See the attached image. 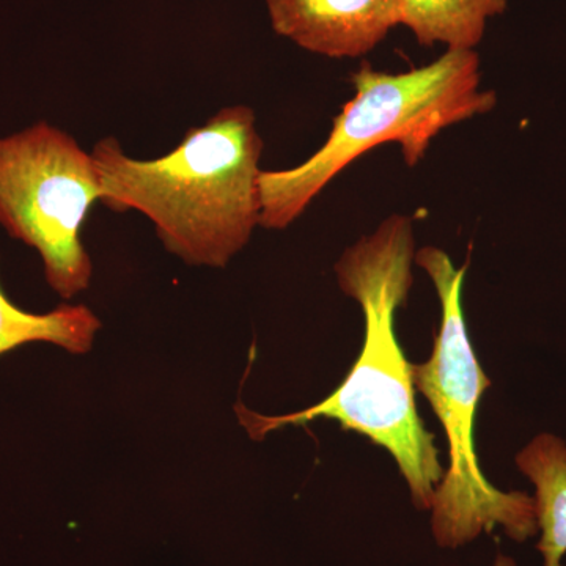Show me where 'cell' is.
<instances>
[{
  "label": "cell",
  "instance_id": "6da1fadb",
  "mask_svg": "<svg viewBox=\"0 0 566 566\" xmlns=\"http://www.w3.org/2000/svg\"><path fill=\"white\" fill-rule=\"evenodd\" d=\"M415 256L411 219L392 214L346 249L335 264L342 292L363 307L365 340L356 364L329 397L286 416L256 415L243 403L234 411L253 441L318 419L367 436L395 458L417 509L431 510L446 469L439 463L434 436L424 430L417 412L412 364L395 334V312L408 300Z\"/></svg>",
  "mask_w": 566,
  "mask_h": 566
},
{
  "label": "cell",
  "instance_id": "7a4b0ae2",
  "mask_svg": "<svg viewBox=\"0 0 566 566\" xmlns=\"http://www.w3.org/2000/svg\"><path fill=\"white\" fill-rule=\"evenodd\" d=\"M263 139L249 106L223 107L155 159L126 155L117 137L96 142L102 203L150 219L167 252L189 266L226 268L260 227Z\"/></svg>",
  "mask_w": 566,
  "mask_h": 566
},
{
  "label": "cell",
  "instance_id": "3957f363",
  "mask_svg": "<svg viewBox=\"0 0 566 566\" xmlns=\"http://www.w3.org/2000/svg\"><path fill=\"white\" fill-rule=\"evenodd\" d=\"M352 82L356 95L311 158L292 169L262 170L260 227L292 226L338 174L378 145L394 142L405 163L417 166L439 133L495 104L494 92L482 91L475 50H447L430 65L397 74L363 63Z\"/></svg>",
  "mask_w": 566,
  "mask_h": 566
},
{
  "label": "cell",
  "instance_id": "277c9868",
  "mask_svg": "<svg viewBox=\"0 0 566 566\" xmlns=\"http://www.w3.org/2000/svg\"><path fill=\"white\" fill-rule=\"evenodd\" d=\"M415 263L430 275L442 311L430 360L412 365L415 387L430 401L449 439V469L436 486L431 505L436 543L460 547L497 526L515 542H526L538 532L535 499L521 491L497 490L476 460L475 412L491 381L475 357L461 307L469 264L455 268L442 249L431 245L416 252Z\"/></svg>",
  "mask_w": 566,
  "mask_h": 566
},
{
  "label": "cell",
  "instance_id": "5b68a950",
  "mask_svg": "<svg viewBox=\"0 0 566 566\" xmlns=\"http://www.w3.org/2000/svg\"><path fill=\"white\" fill-rule=\"evenodd\" d=\"M102 202L92 151L48 122L0 137V227L40 253L52 292L70 301L91 289L81 230Z\"/></svg>",
  "mask_w": 566,
  "mask_h": 566
},
{
  "label": "cell",
  "instance_id": "8992f818",
  "mask_svg": "<svg viewBox=\"0 0 566 566\" xmlns=\"http://www.w3.org/2000/svg\"><path fill=\"white\" fill-rule=\"evenodd\" d=\"M271 24L331 59L363 57L403 22V0H266Z\"/></svg>",
  "mask_w": 566,
  "mask_h": 566
},
{
  "label": "cell",
  "instance_id": "52a82bcc",
  "mask_svg": "<svg viewBox=\"0 0 566 566\" xmlns=\"http://www.w3.org/2000/svg\"><path fill=\"white\" fill-rule=\"evenodd\" d=\"M516 464L535 485V512L545 566H564L566 554V444L553 434L536 436L516 457Z\"/></svg>",
  "mask_w": 566,
  "mask_h": 566
},
{
  "label": "cell",
  "instance_id": "ba28073f",
  "mask_svg": "<svg viewBox=\"0 0 566 566\" xmlns=\"http://www.w3.org/2000/svg\"><path fill=\"white\" fill-rule=\"evenodd\" d=\"M102 319L82 304H61L46 314L22 311L0 286V357L20 346L50 344L71 354L92 352Z\"/></svg>",
  "mask_w": 566,
  "mask_h": 566
},
{
  "label": "cell",
  "instance_id": "9c48e42d",
  "mask_svg": "<svg viewBox=\"0 0 566 566\" xmlns=\"http://www.w3.org/2000/svg\"><path fill=\"white\" fill-rule=\"evenodd\" d=\"M506 0H403V22L419 44L475 50L486 22L505 10Z\"/></svg>",
  "mask_w": 566,
  "mask_h": 566
},
{
  "label": "cell",
  "instance_id": "30bf717a",
  "mask_svg": "<svg viewBox=\"0 0 566 566\" xmlns=\"http://www.w3.org/2000/svg\"><path fill=\"white\" fill-rule=\"evenodd\" d=\"M494 566H516V564L510 557L499 556L495 558Z\"/></svg>",
  "mask_w": 566,
  "mask_h": 566
}]
</instances>
